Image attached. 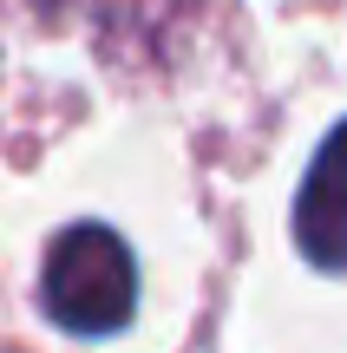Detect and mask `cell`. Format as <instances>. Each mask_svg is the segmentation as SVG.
<instances>
[{"label":"cell","instance_id":"6da1fadb","mask_svg":"<svg viewBox=\"0 0 347 353\" xmlns=\"http://www.w3.org/2000/svg\"><path fill=\"white\" fill-rule=\"evenodd\" d=\"M39 314L72 341H112L138 314V255L105 223H72L46 242Z\"/></svg>","mask_w":347,"mask_h":353},{"label":"cell","instance_id":"7a4b0ae2","mask_svg":"<svg viewBox=\"0 0 347 353\" xmlns=\"http://www.w3.org/2000/svg\"><path fill=\"white\" fill-rule=\"evenodd\" d=\"M295 242L315 268L347 275V118L321 138L295 196Z\"/></svg>","mask_w":347,"mask_h":353}]
</instances>
